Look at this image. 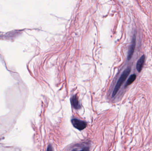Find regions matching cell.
<instances>
[{"label":"cell","mask_w":152,"mask_h":151,"mask_svg":"<svg viewBox=\"0 0 152 151\" xmlns=\"http://www.w3.org/2000/svg\"><path fill=\"white\" fill-rule=\"evenodd\" d=\"M131 69L130 67H128L123 72L122 74L119 78V79L118 80L113 91V94H112L113 97H115L117 95L119 90H120V88L123 84L124 82L126 81L128 76H129L131 72Z\"/></svg>","instance_id":"cell-1"},{"label":"cell","mask_w":152,"mask_h":151,"mask_svg":"<svg viewBox=\"0 0 152 151\" xmlns=\"http://www.w3.org/2000/svg\"><path fill=\"white\" fill-rule=\"evenodd\" d=\"M72 125L75 128L80 131L84 130L87 127L86 122L78 119H73L71 120Z\"/></svg>","instance_id":"cell-2"},{"label":"cell","mask_w":152,"mask_h":151,"mask_svg":"<svg viewBox=\"0 0 152 151\" xmlns=\"http://www.w3.org/2000/svg\"><path fill=\"white\" fill-rule=\"evenodd\" d=\"M136 41V36L134 35V36H133V38H132L131 44L130 46L129 52H128V60H130L131 59L132 56L134 55Z\"/></svg>","instance_id":"cell-3"},{"label":"cell","mask_w":152,"mask_h":151,"mask_svg":"<svg viewBox=\"0 0 152 151\" xmlns=\"http://www.w3.org/2000/svg\"><path fill=\"white\" fill-rule=\"evenodd\" d=\"M71 103L72 106L76 109H80L81 106L79 102L78 99L76 95H74L71 98Z\"/></svg>","instance_id":"cell-4"},{"label":"cell","mask_w":152,"mask_h":151,"mask_svg":"<svg viewBox=\"0 0 152 151\" xmlns=\"http://www.w3.org/2000/svg\"><path fill=\"white\" fill-rule=\"evenodd\" d=\"M145 56L143 55L139 58V60H138L137 63H136V70L139 72H140L142 70V68L143 67L145 61Z\"/></svg>","instance_id":"cell-5"},{"label":"cell","mask_w":152,"mask_h":151,"mask_svg":"<svg viewBox=\"0 0 152 151\" xmlns=\"http://www.w3.org/2000/svg\"><path fill=\"white\" fill-rule=\"evenodd\" d=\"M136 76L135 74H133L131 75L130 78H129V79H128L126 83V85H125V87L131 84L136 80Z\"/></svg>","instance_id":"cell-6"},{"label":"cell","mask_w":152,"mask_h":151,"mask_svg":"<svg viewBox=\"0 0 152 151\" xmlns=\"http://www.w3.org/2000/svg\"><path fill=\"white\" fill-rule=\"evenodd\" d=\"M47 150H48V151H51V150H53L51 145H49V146H48V147Z\"/></svg>","instance_id":"cell-7"}]
</instances>
